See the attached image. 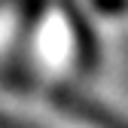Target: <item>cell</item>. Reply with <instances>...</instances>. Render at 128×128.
I'll return each instance as SVG.
<instances>
[{
	"label": "cell",
	"instance_id": "4",
	"mask_svg": "<svg viewBox=\"0 0 128 128\" xmlns=\"http://www.w3.org/2000/svg\"><path fill=\"white\" fill-rule=\"evenodd\" d=\"M94 6L104 9V12H122L128 6V0H94Z\"/></svg>",
	"mask_w": 128,
	"mask_h": 128
},
{
	"label": "cell",
	"instance_id": "1",
	"mask_svg": "<svg viewBox=\"0 0 128 128\" xmlns=\"http://www.w3.org/2000/svg\"><path fill=\"white\" fill-rule=\"evenodd\" d=\"M52 104L61 110V113H67V116L86 122L92 128H128V119L125 116H119L116 110L104 107L101 101H94V98H88V94L76 92L70 86L52 88Z\"/></svg>",
	"mask_w": 128,
	"mask_h": 128
},
{
	"label": "cell",
	"instance_id": "3",
	"mask_svg": "<svg viewBox=\"0 0 128 128\" xmlns=\"http://www.w3.org/2000/svg\"><path fill=\"white\" fill-rule=\"evenodd\" d=\"M0 128H40L34 122H24V119H15L9 113H0Z\"/></svg>",
	"mask_w": 128,
	"mask_h": 128
},
{
	"label": "cell",
	"instance_id": "2",
	"mask_svg": "<svg viewBox=\"0 0 128 128\" xmlns=\"http://www.w3.org/2000/svg\"><path fill=\"white\" fill-rule=\"evenodd\" d=\"M64 15H67L70 30H73V40H76V61H79V67H82L86 73H92L101 64V43H98L92 24L86 22V15L79 9H73L70 3H64Z\"/></svg>",
	"mask_w": 128,
	"mask_h": 128
}]
</instances>
